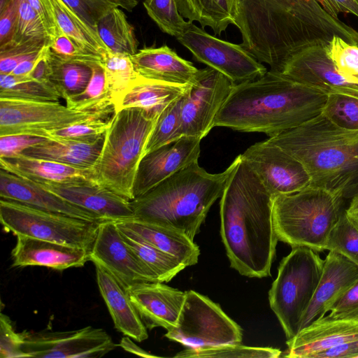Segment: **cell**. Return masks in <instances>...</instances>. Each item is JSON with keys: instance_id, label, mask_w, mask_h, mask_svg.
Segmentation results:
<instances>
[{"instance_id": "11", "label": "cell", "mask_w": 358, "mask_h": 358, "mask_svg": "<svg viewBox=\"0 0 358 358\" xmlns=\"http://www.w3.org/2000/svg\"><path fill=\"white\" fill-rule=\"evenodd\" d=\"M176 39L196 61L222 73L236 84L256 79L267 71L241 44L216 38L193 22H189Z\"/></svg>"}, {"instance_id": "55", "label": "cell", "mask_w": 358, "mask_h": 358, "mask_svg": "<svg viewBox=\"0 0 358 358\" xmlns=\"http://www.w3.org/2000/svg\"><path fill=\"white\" fill-rule=\"evenodd\" d=\"M331 16L338 17L340 13L352 14L358 17V0H317Z\"/></svg>"}, {"instance_id": "38", "label": "cell", "mask_w": 358, "mask_h": 358, "mask_svg": "<svg viewBox=\"0 0 358 358\" xmlns=\"http://www.w3.org/2000/svg\"><path fill=\"white\" fill-rule=\"evenodd\" d=\"M186 90L159 114L147 142L144 155L182 136L181 110Z\"/></svg>"}, {"instance_id": "51", "label": "cell", "mask_w": 358, "mask_h": 358, "mask_svg": "<svg viewBox=\"0 0 358 358\" xmlns=\"http://www.w3.org/2000/svg\"><path fill=\"white\" fill-rule=\"evenodd\" d=\"M47 138L31 134L0 136V158L20 155L26 149L44 142Z\"/></svg>"}, {"instance_id": "42", "label": "cell", "mask_w": 358, "mask_h": 358, "mask_svg": "<svg viewBox=\"0 0 358 358\" xmlns=\"http://www.w3.org/2000/svg\"><path fill=\"white\" fill-rule=\"evenodd\" d=\"M143 6L158 27L172 36L178 37L189 24L180 13L176 0H145Z\"/></svg>"}, {"instance_id": "36", "label": "cell", "mask_w": 358, "mask_h": 358, "mask_svg": "<svg viewBox=\"0 0 358 358\" xmlns=\"http://www.w3.org/2000/svg\"><path fill=\"white\" fill-rule=\"evenodd\" d=\"M48 53L51 65L50 81L60 97L65 100L83 91L92 76V65L62 60L49 50Z\"/></svg>"}, {"instance_id": "31", "label": "cell", "mask_w": 358, "mask_h": 358, "mask_svg": "<svg viewBox=\"0 0 358 358\" xmlns=\"http://www.w3.org/2000/svg\"><path fill=\"white\" fill-rule=\"evenodd\" d=\"M180 13L189 22H198L201 28L209 27L220 36L231 24L235 26L238 0H176Z\"/></svg>"}, {"instance_id": "14", "label": "cell", "mask_w": 358, "mask_h": 358, "mask_svg": "<svg viewBox=\"0 0 358 358\" xmlns=\"http://www.w3.org/2000/svg\"><path fill=\"white\" fill-rule=\"evenodd\" d=\"M23 334L27 357L98 358L118 345L103 329L90 326L71 331Z\"/></svg>"}, {"instance_id": "29", "label": "cell", "mask_w": 358, "mask_h": 358, "mask_svg": "<svg viewBox=\"0 0 358 358\" xmlns=\"http://www.w3.org/2000/svg\"><path fill=\"white\" fill-rule=\"evenodd\" d=\"M188 86L148 79L138 75L115 101V112L124 108H138L160 114L167 106L181 96Z\"/></svg>"}, {"instance_id": "10", "label": "cell", "mask_w": 358, "mask_h": 358, "mask_svg": "<svg viewBox=\"0 0 358 358\" xmlns=\"http://www.w3.org/2000/svg\"><path fill=\"white\" fill-rule=\"evenodd\" d=\"M165 336L188 348H207L241 343L243 334L240 326L217 304L189 290L176 326Z\"/></svg>"}, {"instance_id": "57", "label": "cell", "mask_w": 358, "mask_h": 358, "mask_svg": "<svg viewBox=\"0 0 358 358\" xmlns=\"http://www.w3.org/2000/svg\"><path fill=\"white\" fill-rule=\"evenodd\" d=\"M26 1L36 11V13L40 16L50 37V41L55 36H56L57 34L62 32L51 11L43 4L41 0Z\"/></svg>"}, {"instance_id": "22", "label": "cell", "mask_w": 358, "mask_h": 358, "mask_svg": "<svg viewBox=\"0 0 358 358\" xmlns=\"http://www.w3.org/2000/svg\"><path fill=\"white\" fill-rule=\"evenodd\" d=\"M358 340V320L323 316L287 339L289 358H312L313 355L341 344Z\"/></svg>"}, {"instance_id": "2", "label": "cell", "mask_w": 358, "mask_h": 358, "mask_svg": "<svg viewBox=\"0 0 358 358\" xmlns=\"http://www.w3.org/2000/svg\"><path fill=\"white\" fill-rule=\"evenodd\" d=\"M220 198V234L231 266L250 278L270 275L278 241L273 196L241 155Z\"/></svg>"}, {"instance_id": "24", "label": "cell", "mask_w": 358, "mask_h": 358, "mask_svg": "<svg viewBox=\"0 0 358 358\" xmlns=\"http://www.w3.org/2000/svg\"><path fill=\"white\" fill-rule=\"evenodd\" d=\"M89 255L80 248L18 236L12 250L13 266H40L62 271L84 266Z\"/></svg>"}, {"instance_id": "8", "label": "cell", "mask_w": 358, "mask_h": 358, "mask_svg": "<svg viewBox=\"0 0 358 358\" xmlns=\"http://www.w3.org/2000/svg\"><path fill=\"white\" fill-rule=\"evenodd\" d=\"M324 260L307 247H293L280 263L268 292L271 310L287 339L299 331L302 317L321 278Z\"/></svg>"}, {"instance_id": "37", "label": "cell", "mask_w": 358, "mask_h": 358, "mask_svg": "<svg viewBox=\"0 0 358 358\" xmlns=\"http://www.w3.org/2000/svg\"><path fill=\"white\" fill-rule=\"evenodd\" d=\"M0 98L59 101L61 97L51 83H44L27 77L0 73Z\"/></svg>"}, {"instance_id": "44", "label": "cell", "mask_w": 358, "mask_h": 358, "mask_svg": "<svg viewBox=\"0 0 358 358\" xmlns=\"http://www.w3.org/2000/svg\"><path fill=\"white\" fill-rule=\"evenodd\" d=\"M322 113L341 128L358 130V98L329 94Z\"/></svg>"}, {"instance_id": "23", "label": "cell", "mask_w": 358, "mask_h": 358, "mask_svg": "<svg viewBox=\"0 0 358 358\" xmlns=\"http://www.w3.org/2000/svg\"><path fill=\"white\" fill-rule=\"evenodd\" d=\"M0 198L89 222L97 223L103 222L97 215L69 202L45 189L35 182L1 169Z\"/></svg>"}, {"instance_id": "26", "label": "cell", "mask_w": 358, "mask_h": 358, "mask_svg": "<svg viewBox=\"0 0 358 358\" xmlns=\"http://www.w3.org/2000/svg\"><path fill=\"white\" fill-rule=\"evenodd\" d=\"M94 265L98 287L115 329L136 341L146 340L147 328L131 303L127 289L106 269Z\"/></svg>"}, {"instance_id": "48", "label": "cell", "mask_w": 358, "mask_h": 358, "mask_svg": "<svg viewBox=\"0 0 358 358\" xmlns=\"http://www.w3.org/2000/svg\"><path fill=\"white\" fill-rule=\"evenodd\" d=\"M96 34L99 19L114 7H122V0H62Z\"/></svg>"}, {"instance_id": "9", "label": "cell", "mask_w": 358, "mask_h": 358, "mask_svg": "<svg viewBox=\"0 0 358 358\" xmlns=\"http://www.w3.org/2000/svg\"><path fill=\"white\" fill-rule=\"evenodd\" d=\"M0 221L15 236L34 238L90 252L100 223L0 199Z\"/></svg>"}, {"instance_id": "53", "label": "cell", "mask_w": 358, "mask_h": 358, "mask_svg": "<svg viewBox=\"0 0 358 358\" xmlns=\"http://www.w3.org/2000/svg\"><path fill=\"white\" fill-rule=\"evenodd\" d=\"M18 7L19 0H10L0 11V48L13 41L17 24Z\"/></svg>"}, {"instance_id": "34", "label": "cell", "mask_w": 358, "mask_h": 358, "mask_svg": "<svg viewBox=\"0 0 358 358\" xmlns=\"http://www.w3.org/2000/svg\"><path fill=\"white\" fill-rule=\"evenodd\" d=\"M115 222L125 243L139 259L155 273L159 282H169L185 268L173 257L148 243L120 223Z\"/></svg>"}, {"instance_id": "59", "label": "cell", "mask_w": 358, "mask_h": 358, "mask_svg": "<svg viewBox=\"0 0 358 358\" xmlns=\"http://www.w3.org/2000/svg\"><path fill=\"white\" fill-rule=\"evenodd\" d=\"M39 54L19 64L10 74L15 76L27 77L32 70Z\"/></svg>"}, {"instance_id": "15", "label": "cell", "mask_w": 358, "mask_h": 358, "mask_svg": "<svg viewBox=\"0 0 358 358\" xmlns=\"http://www.w3.org/2000/svg\"><path fill=\"white\" fill-rule=\"evenodd\" d=\"M241 157L273 196L296 192L311 184L303 164L268 140L252 145Z\"/></svg>"}, {"instance_id": "61", "label": "cell", "mask_w": 358, "mask_h": 358, "mask_svg": "<svg viewBox=\"0 0 358 358\" xmlns=\"http://www.w3.org/2000/svg\"><path fill=\"white\" fill-rule=\"evenodd\" d=\"M357 194H358V183L344 191L342 196L343 199H351Z\"/></svg>"}, {"instance_id": "19", "label": "cell", "mask_w": 358, "mask_h": 358, "mask_svg": "<svg viewBox=\"0 0 358 358\" xmlns=\"http://www.w3.org/2000/svg\"><path fill=\"white\" fill-rule=\"evenodd\" d=\"M35 182L69 202L97 215L103 221L116 222L134 217L130 201L94 180Z\"/></svg>"}, {"instance_id": "3", "label": "cell", "mask_w": 358, "mask_h": 358, "mask_svg": "<svg viewBox=\"0 0 358 358\" xmlns=\"http://www.w3.org/2000/svg\"><path fill=\"white\" fill-rule=\"evenodd\" d=\"M328 94L271 70L235 84L220 110L215 127L272 137L321 114Z\"/></svg>"}, {"instance_id": "7", "label": "cell", "mask_w": 358, "mask_h": 358, "mask_svg": "<svg viewBox=\"0 0 358 358\" xmlns=\"http://www.w3.org/2000/svg\"><path fill=\"white\" fill-rule=\"evenodd\" d=\"M343 196L310 185L273 196V216L278 240L293 247L326 250L329 234L343 210Z\"/></svg>"}, {"instance_id": "50", "label": "cell", "mask_w": 358, "mask_h": 358, "mask_svg": "<svg viewBox=\"0 0 358 358\" xmlns=\"http://www.w3.org/2000/svg\"><path fill=\"white\" fill-rule=\"evenodd\" d=\"M24 336L17 333L10 318L5 314L0 315V357H27L24 351Z\"/></svg>"}, {"instance_id": "49", "label": "cell", "mask_w": 358, "mask_h": 358, "mask_svg": "<svg viewBox=\"0 0 358 358\" xmlns=\"http://www.w3.org/2000/svg\"><path fill=\"white\" fill-rule=\"evenodd\" d=\"M45 43H27L10 45L0 48V73H10L21 62L37 56Z\"/></svg>"}, {"instance_id": "35", "label": "cell", "mask_w": 358, "mask_h": 358, "mask_svg": "<svg viewBox=\"0 0 358 358\" xmlns=\"http://www.w3.org/2000/svg\"><path fill=\"white\" fill-rule=\"evenodd\" d=\"M92 76L83 91L65 99L70 108L101 114L106 117L114 113L115 107L107 87L101 63L92 64Z\"/></svg>"}, {"instance_id": "41", "label": "cell", "mask_w": 358, "mask_h": 358, "mask_svg": "<svg viewBox=\"0 0 358 358\" xmlns=\"http://www.w3.org/2000/svg\"><path fill=\"white\" fill-rule=\"evenodd\" d=\"M110 120L92 118L67 127L41 131L37 136L48 138L93 143L104 138Z\"/></svg>"}, {"instance_id": "1", "label": "cell", "mask_w": 358, "mask_h": 358, "mask_svg": "<svg viewBox=\"0 0 358 358\" xmlns=\"http://www.w3.org/2000/svg\"><path fill=\"white\" fill-rule=\"evenodd\" d=\"M235 27L241 45L259 62L280 71L295 52L328 45L338 36L358 43V31L329 14L317 0H238Z\"/></svg>"}, {"instance_id": "17", "label": "cell", "mask_w": 358, "mask_h": 358, "mask_svg": "<svg viewBox=\"0 0 358 358\" xmlns=\"http://www.w3.org/2000/svg\"><path fill=\"white\" fill-rule=\"evenodd\" d=\"M280 72L327 94H342L358 98V85L349 83L337 71L329 57L327 45H310L295 52Z\"/></svg>"}, {"instance_id": "45", "label": "cell", "mask_w": 358, "mask_h": 358, "mask_svg": "<svg viewBox=\"0 0 358 358\" xmlns=\"http://www.w3.org/2000/svg\"><path fill=\"white\" fill-rule=\"evenodd\" d=\"M326 250L338 252L358 266V229L347 217L345 210L329 234Z\"/></svg>"}, {"instance_id": "18", "label": "cell", "mask_w": 358, "mask_h": 358, "mask_svg": "<svg viewBox=\"0 0 358 358\" xmlns=\"http://www.w3.org/2000/svg\"><path fill=\"white\" fill-rule=\"evenodd\" d=\"M201 141L195 137L182 136L144 155L134 183V199L145 194L181 169L198 162Z\"/></svg>"}, {"instance_id": "54", "label": "cell", "mask_w": 358, "mask_h": 358, "mask_svg": "<svg viewBox=\"0 0 358 358\" xmlns=\"http://www.w3.org/2000/svg\"><path fill=\"white\" fill-rule=\"evenodd\" d=\"M51 65L50 62L48 48L45 45L40 52L36 62L27 78L44 83H50Z\"/></svg>"}, {"instance_id": "63", "label": "cell", "mask_w": 358, "mask_h": 358, "mask_svg": "<svg viewBox=\"0 0 358 358\" xmlns=\"http://www.w3.org/2000/svg\"><path fill=\"white\" fill-rule=\"evenodd\" d=\"M122 1L123 3V4H124V8L128 10V8H127V6L125 0H122Z\"/></svg>"}, {"instance_id": "28", "label": "cell", "mask_w": 358, "mask_h": 358, "mask_svg": "<svg viewBox=\"0 0 358 358\" xmlns=\"http://www.w3.org/2000/svg\"><path fill=\"white\" fill-rule=\"evenodd\" d=\"M0 167L9 173L36 182L66 183L94 180L92 169L20 155L0 158Z\"/></svg>"}, {"instance_id": "20", "label": "cell", "mask_w": 358, "mask_h": 358, "mask_svg": "<svg viewBox=\"0 0 358 358\" xmlns=\"http://www.w3.org/2000/svg\"><path fill=\"white\" fill-rule=\"evenodd\" d=\"M129 299L147 329L174 328L182 308L186 292L161 282H144L127 289Z\"/></svg>"}, {"instance_id": "13", "label": "cell", "mask_w": 358, "mask_h": 358, "mask_svg": "<svg viewBox=\"0 0 358 358\" xmlns=\"http://www.w3.org/2000/svg\"><path fill=\"white\" fill-rule=\"evenodd\" d=\"M235 84L212 68L199 69L185 92L181 110L182 136L201 140L206 137Z\"/></svg>"}, {"instance_id": "30", "label": "cell", "mask_w": 358, "mask_h": 358, "mask_svg": "<svg viewBox=\"0 0 358 358\" xmlns=\"http://www.w3.org/2000/svg\"><path fill=\"white\" fill-rule=\"evenodd\" d=\"M104 138L93 143L48 138L24 150L25 156L92 169L101 150Z\"/></svg>"}, {"instance_id": "27", "label": "cell", "mask_w": 358, "mask_h": 358, "mask_svg": "<svg viewBox=\"0 0 358 358\" xmlns=\"http://www.w3.org/2000/svg\"><path fill=\"white\" fill-rule=\"evenodd\" d=\"M185 267L198 262L199 248L183 232L136 217L116 221Z\"/></svg>"}, {"instance_id": "25", "label": "cell", "mask_w": 358, "mask_h": 358, "mask_svg": "<svg viewBox=\"0 0 358 358\" xmlns=\"http://www.w3.org/2000/svg\"><path fill=\"white\" fill-rule=\"evenodd\" d=\"M131 59L140 76L181 86L192 84L199 70L166 45L138 50Z\"/></svg>"}, {"instance_id": "5", "label": "cell", "mask_w": 358, "mask_h": 358, "mask_svg": "<svg viewBox=\"0 0 358 358\" xmlns=\"http://www.w3.org/2000/svg\"><path fill=\"white\" fill-rule=\"evenodd\" d=\"M267 140L303 164L312 186L342 196L358 183V130L341 128L321 113Z\"/></svg>"}, {"instance_id": "39", "label": "cell", "mask_w": 358, "mask_h": 358, "mask_svg": "<svg viewBox=\"0 0 358 358\" xmlns=\"http://www.w3.org/2000/svg\"><path fill=\"white\" fill-rule=\"evenodd\" d=\"M101 65L104 69L107 87L115 101L138 76L131 56L111 52L103 57Z\"/></svg>"}, {"instance_id": "21", "label": "cell", "mask_w": 358, "mask_h": 358, "mask_svg": "<svg viewBox=\"0 0 358 358\" xmlns=\"http://www.w3.org/2000/svg\"><path fill=\"white\" fill-rule=\"evenodd\" d=\"M358 281V266L345 256L329 251L313 299L305 312L300 329L329 312L332 305Z\"/></svg>"}, {"instance_id": "12", "label": "cell", "mask_w": 358, "mask_h": 358, "mask_svg": "<svg viewBox=\"0 0 358 358\" xmlns=\"http://www.w3.org/2000/svg\"><path fill=\"white\" fill-rule=\"evenodd\" d=\"M106 117L70 108L59 101L0 98V136L36 135L92 118Z\"/></svg>"}, {"instance_id": "16", "label": "cell", "mask_w": 358, "mask_h": 358, "mask_svg": "<svg viewBox=\"0 0 358 358\" xmlns=\"http://www.w3.org/2000/svg\"><path fill=\"white\" fill-rule=\"evenodd\" d=\"M89 256L90 261L106 269L126 289L141 282H159L125 243L115 221L99 224Z\"/></svg>"}, {"instance_id": "4", "label": "cell", "mask_w": 358, "mask_h": 358, "mask_svg": "<svg viewBox=\"0 0 358 358\" xmlns=\"http://www.w3.org/2000/svg\"><path fill=\"white\" fill-rule=\"evenodd\" d=\"M239 159L210 173L196 162L130 201L134 217L172 227L194 241L214 202L222 195Z\"/></svg>"}, {"instance_id": "47", "label": "cell", "mask_w": 358, "mask_h": 358, "mask_svg": "<svg viewBox=\"0 0 358 358\" xmlns=\"http://www.w3.org/2000/svg\"><path fill=\"white\" fill-rule=\"evenodd\" d=\"M48 46L49 52L62 60L90 65L101 63L103 60L101 56L87 50L62 31L55 36Z\"/></svg>"}, {"instance_id": "32", "label": "cell", "mask_w": 358, "mask_h": 358, "mask_svg": "<svg viewBox=\"0 0 358 358\" xmlns=\"http://www.w3.org/2000/svg\"><path fill=\"white\" fill-rule=\"evenodd\" d=\"M52 13L60 30L87 50L102 57L110 51L99 35L62 0H41Z\"/></svg>"}, {"instance_id": "43", "label": "cell", "mask_w": 358, "mask_h": 358, "mask_svg": "<svg viewBox=\"0 0 358 358\" xmlns=\"http://www.w3.org/2000/svg\"><path fill=\"white\" fill-rule=\"evenodd\" d=\"M35 42L45 43L48 45L50 37L36 11L26 0H19L16 32L10 45Z\"/></svg>"}, {"instance_id": "60", "label": "cell", "mask_w": 358, "mask_h": 358, "mask_svg": "<svg viewBox=\"0 0 358 358\" xmlns=\"http://www.w3.org/2000/svg\"><path fill=\"white\" fill-rule=\"evenodd\" d=\"M345 213L350 221L358 229V194L351 198Z\"/></svg>"}, {"instance_id": "33", "label": "cell", "mask_w": 358, "mask_h": 358, "mask_svg": "<svg viewBox=\"0 0 358 358\" xmlns=\"http://www.w3.org/2000/svg\"><path fill=\"white\" fill-rule=\"evenodd\" d=\"M96 32L113 53L132 56L138 50L134 28L119 6L111 8L99 19Z\"/></svg>"}, {"instance_id": "58", "label": "cell", "mask_w": 358, "mask_h": 358, "mask_svg": "<svg viewBox=\"0 0 358 358\" xmlns=\"http://www.w3.org/2000/svg\"><path fill=\"white\" fill-rule=\"evenodd\" d=\"M122 348H123L125 351H127L130 353L143 357H157L154 355L150 354L148 352H146L141 348H140L137 344H136L129 336L123 337L120 344L118 345Z\"/></svg>"}, {"instance_id": "40", "label": "cell", "mask_w": 358, "mask_h": 358, "mask_svg": "<svg viewBox=\"0 0 358 358\" xmlns=\"http://www.w3.org/2000/svg\"><path fill=\"white\" fill-rule=\"evenodd\" d=\"M282 352L276 348L266 347H250L241 343L224 345L207 348H188L178 352V358H277Z\"/></svg>"}, {"instance_id": "46", "label": "cell", "mask_w": 358, "mask_h": 358, "mask_svg": "<svg viewBox=\"0 0 358 358\" xmlns=\"http://www.w3.org/2000/svg\"><path fill=\"white\" fill-rule=\"evenodd\" d=\"M327 52L337 71L349 83L358 85V45L334 36L327 45Z\"/></svg>"}, {"instance_id": "52", "label": "cell", "mask_w": 358, "mask_h": 358, "mask_svg": "<svg viewBox=\"0 0 358 358\" xmlns=\"http://www.w3.org/2000/svg\"><path fill=\"white\" fill-rule=\"evenodd\" d=\"M329 317L358 320V281L329 310Z\"/></svg>"}, {"instance_id": "6", "label": "cell", "mask_w": 358, "mask_h": 358, "mask_svg": "<svg viewBox=\"0 0 358 358\" xmlns=\"http://www.w3.org/2000/svg\"><path fill=\"white\" fill-rule=\"evenodd\" d=\"M159 115L138 108L113 113L92 169L95 182L129 201L134 199L137 170Z\"/></svg>"}, {"instance_id": "62", "label": "cell", "mask_w": 358, "mask_h": 358, "mask_svg": "<svg viewBox=\"0 0 358 358\" xmlns=\"http://www.w3.org/2000/svg\"><path fill=\"white\" fill-rule=\"evenodd\" d=\"M140 1L145 0H125L128 10H131Z\"/></svg>"}, {"instance_id": "56", "label": "cell", "mask_w": 358, "mask_h": 358, "mask_svg": "<svg viewBox=\"0 0 358 358\" xmlns=\"http://www.w3.org/2000/svg\"><path fill=\"white\" fill-rule=\"evenodd\" d=\"M358 358V340L332 347L313 355L312 358Z\"/></svg>"}]
</instances>
